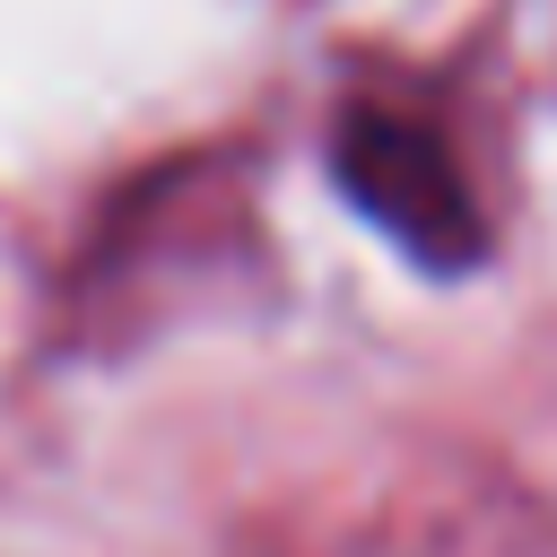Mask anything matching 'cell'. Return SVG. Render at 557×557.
Here are the masks:
<instances>
[{
    "label": "cell",
    "mask_w": 557,
    "mask_h": 557,
    "mask_svg": "<svg viewBox=\"0 0 557 557\" xmlns=\"http://www.w3.org/2000/svg\"><path fill=\"white\" fill-rule=\"evenodd\" d=\"M331 174H339V191H348L400 252H418L426 270H470V261H479V244H487L479 200H470L453 148H444L426 122L383 113V104L339 113V131H331Z\"/></svg>",
    "instance_id": "obj_1"
}]
</instances>
